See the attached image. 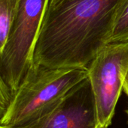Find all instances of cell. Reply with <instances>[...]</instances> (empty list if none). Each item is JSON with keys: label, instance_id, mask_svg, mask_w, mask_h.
<instances>
[{"label": "cell", "instance_id": "obj_8", "mask_svg": "<svg viewBox=\"0 0 128 128\" xmlns=\"http://www.w3.org/2000/svg\"><path fill=\"white\" fill-rule=\"evenodd\" d=\"M12 98L10 89L0 75V118L5 113Z\"/></svg>", "mask_w": 128, "mask_h": 128}, {"label": "cell", "instance_id": "obj_7", "mask_svg": "<svg viewBox=\"0 0 128 128\" xmlns=\"http://www.w3.org/2000/svg\"><path fill=\"white\" fill-rule=\"evenodd\" d=\"M128 40V0H123L118 10L111 34L110 43Z\"/></svg>", "mask_w": 128, "mask_h": 128}, {"label": "cell", "instance_id": "obj_3", "mask_svg": "<svg viewBox=\"0 0 128 128\" xmlns=\"http://www.w3.org/2000/svg\"><path fill=\"white\" fill-rule=\"evenodd\" d=\"M48 1H19L16 17L0 58V75L12 96L32 67L34 46Z\"/></svg>", "mask_w": 128, "mask_h": 128}, {"label": "cell", "instance_id": "obj_10", "mask_svg": "<svg viewBox=\"0 0 128 128\" xmlns=\"http://www.w3.org/2000/svg\"><path fill=\"white\" fill-rule=\"evenodd\" d=\"M0 128H6V127H5V126H2V125H1V124H0Z\"/></svg>", "mask_w": 128, "mask_h": 128}, {"label": "cell", "instance_id": "obj_6", "mask_svg": "<svg viewBox=\"0 0 128 128\" xmlns=\"http://www.w3.org/2000/svg\"><path fill=\"white\" fill-rule=\"evenodd\" d=\"M20 0H0V58L7 44Z\"/></svg>", "mask_w": 128, "mask_h": 128}, {"label": "cell", "instance_id": "obj_5", "mask_svg": "<svg viewBox=\"0 0 128 128\" xmlns=\"http://www.w3.org/2000/svg\"><path fill=\"white\" fill-rule=\"evenodd\" d=\"M17 128H103L98 119L88 76L38 118Z\"/></svg>", "mask_w": 128, "mask_h": 128}, {"label": "cell", "instance_id": "obj_1", "mask_svg": "<svg viewBox=\"0 0 128 128\" xmlns=\"http://www.w3.org/2000/svg\"><path fill=\"white\" fill-rule=\"evenodd\" d=\"M123 0H49L35 41L32 66L88 68L110 43Z\"/></svg>", "mask_w": 128, "mask_h": 128}, {"label": "cell", "instance_id": "obj_2", "mask_svg": "<svg viewBox=\"0 0 128 128\" xmlns=\"http://www.w3.org/2000/svg\"><path fill=\"white\" fill-rule=\"evenodd\" d=\"M88 76V70L84 68L54 69L32 66L12 96L0 124L17 128L30 124Z\"/></svg>", "mask_w": 128, "mask_h": 128}, {"label": "cell", "instance_id": "obj_4", "mask_svg": "<svg viewBox=\"0 0 128 128\" xmlns=\"http://www.w3.org/2000/svg\"><path fill=\"white\" fill-rule=\"evenodd\" d=\"M100 125L112 124L128 70V40L108 44L88 68Z\"/></svg>", "mask_w": 128, "mask_h": 128}, {"label": "cell", "instance_id": "obj_9", "mask_svg": "<svg viewBox=\"0 0 128 128\" xmlns=\"http://www.w3.org/2000/svg\"><path fill=\"white\" fill-rule=\"evenodd\" d=\"M123 90L125 92V94L128 96V70L126 72L124 79V83H123Z\"/></svg>", "mask_w": 128, "mask_h": 128}, {"label": "cell", "instance_id": "obj_11", "mask_svg": "<svg viewBox=\"0 0 128 128\" xmlns=\"http://www.w3.org/2000/svg\"><path fill=\"white\" fill-rule=\"evenodd\" d=\"M125 112H126V114H127V118H128V109L126 110V111H125ZM127 122H128V121H127Z\"/></svg>", "mask_w": 128, "mask_h": 128}]
</instances>
